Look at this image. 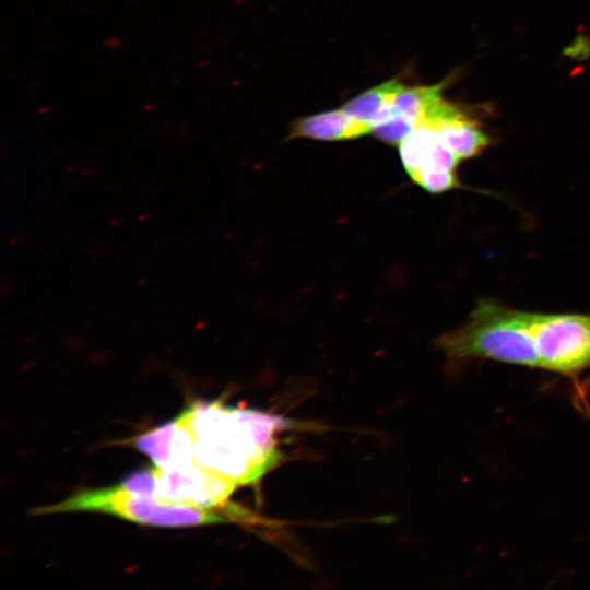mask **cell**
<instances>
[{
    "label": "cell",
    "mask_w": 590,
    "mask_h": 590,
    "mask_svg": "<svg viewBox=\"0 0 590 590\" xmlns=\"http://www.w3.org/2000/svg\"><path fill=\"white\" fill-rule=\"evenodd\" d=\"M181 413L192 434L194 461L237 486L257 482L278 462L276 434L290 427L281 416L221 400L197 401Z\"/></svg>",
    "instance_id": "obj_1"
},
{
    "label": "cell",
    "mask_w": 590,
    "mask_h": 590,
    "mask_svg": "<svg viewBox=\"0 0 590 590\" xmlns=\"http://www.w3.org/2000/svg\"><path fill=\"white\" fill-rule=\"evenodd\" d=\"M70 511L102 512L140 524L165 528L253 521V516L237 505L225 504L217 508L175 505L153 496L130 493L120 485L79 492L60 503L38 508L34 514Z\"/></svg>",
    "instance_id": "obj_2"
},
{
    "label": "cell",
    "mask_w": 590,
    "mask_h": 590,
    "mask_svg": "<svg viewBox=\"0 0 590 590\" xmlns=\"http://www.w3.org/2000/svg\"><path fill=\"white\" fill-rule=\"evenodd\" d=\"M438 345L452 361L486 358L540 368L534 341L519 310L491 300L480 302L460 328L438 339Z\"/></svg>",
    "instance_id": "obj_3"
},
{
    "label": "cell",
    "mask_w": 590,
    "mask_h": 590,
    "mask_svg": "<svg viewBox=\"0 0 590 590\" xmlns=\"http://www.w3.org/2000/svg\"><path fill=\"white\" fill-rule=\"evenodd\" d=\"M519 312L540 368L570 375L590 366V315Z\"/></svg>",
    "instance_id": "obj_4"
},
{
    "label": "cell",
    "mask_w": 590,
    "mask_h": 590,
    "mask_svg": "<svg viewBox=\"0 0 590 590\" xmlns=\"http://www.w3.org/2000/svg\"><path fill=\"white\" fill-rule=\"evenodd\" d=\"M155 497L169 504L200 508H217L237 485L226 477L200 465L189 464L168 468L154 467Z\"/></svg>",
    "instance_id": "obj_5"
},
{
    "label": "cell",
    "mask_w": 590,
    "mask_h": 590,
    "mask_svg": "<svg viewBox=\"0 0 590 590\" xmlns=\"http://www.w3.org/2000/svg\"><path fill=\"white\" fill-rule=\"evenodd\" d=\"M424 122L434 127L439 138L460 160L479 155L491 143L477 120L468 115L463 108L444 98Z\"/></svg>",
    "instance_id": "obj_6"
},
{
    "label": "cell",
    "mask_w": 590,
    "mask_h": 590,
    "mask_svg": "<svg viewBox=\"0 0 590 590\" xmlns=\"http://www.w3.org/2000/svg\"><path fill=\"white\" fill-rule=\"evenodd\" d=\"M370 133V128L352 118L343 108L332 109L295 119L287 139L320 141L351 140Z\"/></svg>",
    "instance_id": "obj_7"
},
{
    "label": "cell",
    "mask_w": 590,
    "mask_h": 590,
    "mask_svg": "<svg viewBox=\"0 0 590 590\" xmlns=\"http://www.w3.org/2000/svg\"><path fill=\"white\" fill-rule=\"evenodd\" d=\"M404 84L397 78L374 86L346 102L342 108L355 120L371 127L390 114L392 101Z\"/></svg>",
    "instance_id": "obj_8"
},
{
    "label": "cell",
    "mask_w": 590,
    "mask_h": 590,
    "mask_svg": "<svg viewBox=\"0 0 590 590\" xmlns=\"http://www.w3.org/2000/svg\"><path fill=\"white\" fill-rule=\"evenodd\" d=\"M447 80L434 85L403 86L394 96L391 113L401 115L417 126L442 99Z\"/></svg>",
    "instance_id": "obj_9"
},
{
    "label": "cell",
    "mask_w": 590,
    "mask_h": 590,
    "mask_svg": "<svg viewBox=\"0 0 590 590\" xmlns=\"http://www.w3.org/2000/svg\"><path fill=\"white\" fill-rule=\"evenodd\" d=\"M178 422L174 418L132 440L133 446L148 455L156 468H166L172 462Z\"/></svg>",
    "instance_id": "obj_10"
},
{
    "label": "cell",
    "mask_w": 590,
    "mask_h": 590,
    "mask_svg": "<svg viewBox=\"0 0 590 590\" xmlns=\"http://www.w3.org/2000/svg\"><path fill=\"white\" fill-rule=\"evenodd\" d=\"M415 127L413 121L401 115L391 113L390 108L389 116L382 121L374 125L370 134L386 144L397 145L412 132Z\"/></svg>",
    "instance_id": "obj_11"
},
{
    "label": "cell",
    "mask_w": 590,
    "mask_h": 590,
    "mask_svg": "<svg viewBox=\"0 0 590 590\" xmlns=\"http://www.w3.org/2000/svg\"><path fill=\"white\" fill-rule=\"evenodd\" d=\"M410 178L430 193H441L459 186L456 172L450 170H422Z\"/></svg>",
    "instance_id": "obj_12"
},
{
    "label": "cell",
    "mask_w": 590,
    "mask_h": 590,
    "mask_svg": "<svg viewBox=\"0 0 590 590\" xmlns=\"http://www.w3.org/2000/svg\"><path fill=\"white\" fill-rule=\"evenodd\" d=\"M119 485L130 493L155 497L154 468L132 472Z\"/></svg>",
    "instance_id": "obj_13"
},
{
    "label": "cell",
    "mask_w": 590,
    "mask_h": 590,
    "mask_svg": "<svg viewBox=\"0 0 590 590\" xmlns=\"http://www.w3.org/2000/svg\"><path fill=\"white\" fill-rule=\"evenodd\" d=\"M123 220L122 219H119V220H113L110 222V225H116V224H120Z\"/></svg>",
    "instance_id": "obj_14"
}]
</instances>
